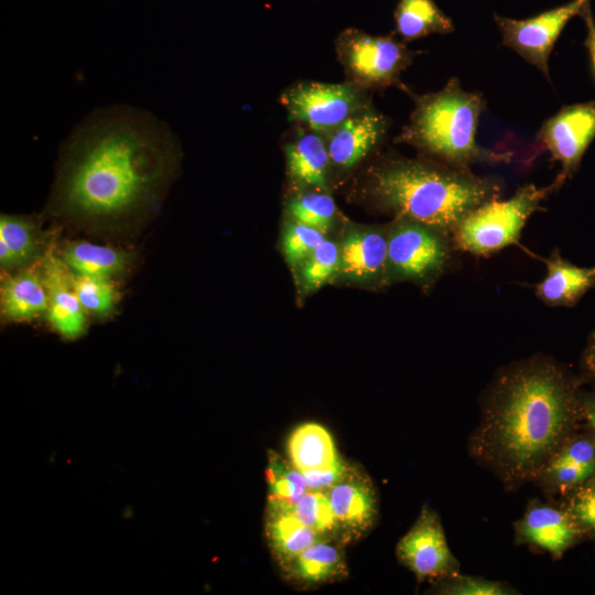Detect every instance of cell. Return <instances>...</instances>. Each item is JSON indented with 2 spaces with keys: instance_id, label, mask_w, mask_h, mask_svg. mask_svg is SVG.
Returning a JSON list of instances; mask_svg holds the SVG:
<instances>
[{
  "instance_id": "obj_30",
  "label": "cell",
  "mask_w": 595,
  "mask_h": 595,
  "mask_svg": "<svg viewBox=\"0 0 595 595\" xmlns=\"http://www.w3.org/2000/svg\"><path fill=\"white\" fill-rule=\"evenodd\" d=\"M339 247L324 239L301 263L300 280L305 292H313L339 271Z\"/></svg>"
},
{
  "instance_id": "obj_4",
  "label": "cell",
  "mask_w": 595,
  "mask_h": 595,
  "mask_svg": "<svg viewBox=\"0 0 595 595\" xmlns=\"http://www.w3.org/2000/svg\"><path fill=\"white\" fill-rule=\"evenodd\" d=\"M414 97V109L397 142L415 148L428 160L452 169L469 171L476 163L508 161L509 153L496 152L476 141L486 101L482 94L465 90L452 77L435 93Z\"/></svg>"
},
{
  "instance_id": "obj_9",
  "label": "cell",
  "mask_w": 595,
  "mask_h": 595,
  "mask_svg": "<svg viewBox=\"0 0 595 595\" xmlns=\"http://www.w3.org/2000/svg\"><path fill=\"white\" fill-rule=\"evenodd\" d=\"M591 0H572L528 19L495 14L501 44L539 69L549 79V58L567 22L581 14Z\"/></svg>"
},
{
  "instance_id": "obj_34",
  "label": "cell",
  "mask_w": 595,
  "mask_h": 595,
  "mask_svg": "<svg viewBox=\"0 0 595 595\" xmlns=\"http://www.w3.org/2000/svg\"><path fill=\"white\" fill-rule=\"evenodd\" d=\"M355 465L339 456L333 464L326 467L302 473L310 490L325 491L343 480L353 470Z\"/></svg>"
},
{
  "instance_id": "obj_14",
  "label": "cell",
  "mask_w": 595,
  "mask_h": 595,
  "mask_svg": "<svg viewBox=\"0 0 595 595\" xmlns=\"http://www.w3.org/2000/svg\"><path fill=\"white\" fill-rule=\"evenodd\" d=\"M48 292L46 318L51 327L66 339L86 331V312L73 284V273L57 253L48 251L39 262Z\"/></svg>"
},
{
  "instance_id": "obj_7",
  "label": "cell",
  "mask_w": 595,
  "mask_h": 595,
  "mask_svg": "<svg viewBox=\"0 0 595 595\" xmlns=\"http://www.w3.org/2000/svg\"><path fill=\"white\" fill-rule=\"evenodd\" d=\"M368 90L346 80L298 82L280 96L290 121L323 136L370 106Z\"/></svg>"
},
{
  "instance_id": "obj_5",
  "label": "cell",
  "mask_w": 595,
  "mask_h": 595,
  "mask_svg": "<svg viewBox=\"0 0 595 595\" xmlns=\"http://www.w3.org/2000/svg\"><path fill=\"white\" fill-rule=\"evenodd\" d=\"M562 184L555 178L552 184L538 187L527 184L508 199H490L473 209L452 232L455 249L476 256H488L517 245L529 217L541 203Z\"/></svg>"
},
{
  "instance_id": "obj_10",
  "label": "cell",
  "mask_w": 595,
  "mask_h": 595,
  "mask_svg": "<svg viewBox=\"0 0 595 595\" xmlns=\"http://www.w3.org/2000/svg\"><path fill=\"white\" fill-rule=\"evenodd\" d=\"M537 139L561 164L556 180L563 185L576 173L595 139V100L562 107L543 122Z\"/></svg>"
},
{
  "instance_id": "obj_3",
  "label": "cell",
  "mask_w": 595,
  "mask_h": 595,
  "mask_svg": "<svg viewBox=\"0 0 595 595\" xmlns=\"http://www.w3.org/2000/svg\"><path fill=\"white\" fill-rule=\"evenodd\" d=\"M501 185L428 159H390L371 171L368 190L385 210L452 236L473 209L499 197Z\"/></svg>"
},
{
  "instance_id": "obj_32",
  "label": "cell",
  "mask_w": 595,
  "mask_h": 595,
  "mask_svg": "<svg viewBox=\"0 0 595 595\" xmlns=\"http://www.w3.org/2000/svg\"><path fill=\"white\" fill-rule=\"evenodd\" d=\"M563 507L582 534L595 538V476L569 491Z\"/></svg>"
},
{
  "instance_id": "obj_16",
  "label": "cell",
  "mask_w": 595,
  "mask_h": 595,
  "mask_svg": "<svg viewBox=\"0 0 595 595\" xmlns=\"http://www.w3.org/2000/svg\"><path fill=\"white\" fill-rule=\"evenodd\" d=\"M345 544L336 539H320L280 567L289 583L310 588L348 577Z\"/></svg>"
},
{
  "instance_id": "obj_28",
  "label": "cell",
  "mask_w": 595,
  "mask_h": 595,
  "mask_svg": "<svg viewBox=\"0 0 595 595\" xmlns=\"http://www.w3.org/2000/svg\"><path fill=\"white\" fill-rule=\"evenodd\" d=\"M292 512L303 524L317 532L321 538L340 541L335 516L325 491L309 489L294 505Z\"/></svg>"
},
{
  "instance_id": "obj_15",
  "label": "cell",
  "mask_w": 595,
  "mask_h": 595,
  "mask_svg": "<svg viewBox=\"0 0 595 595\" xmlns=\"http://www.w3.org/2000/svg\"><path fill=\"white\" fill-rule=\"evenodd\" d=\"M519 543H527L561 556L582 536L578 527L561 508L534 505L515 524Z\"/></svg>"
},
{
  "instance_id": "obj_35",
  "label": "cell",
  "mask_w": 595,
  "mask_h": 595,
  "mask_svg": "<svg viewBox=\"0 0 595 595\" xmlns=\"http://www.w3.org/2000/svg\"><path fill=\"white\" fill-rule=\"evenodd\" d=\"M581 15L583 17L586 25L584 46L588 53L592 72L595 77V19L589 4L584 8Z\"/></svg>"
},
{
  "instance_id": "obj_31",
  "label": "cell",
  "mask_w": 595,
  "mask_h": 595,
  "mask_svg": "<svg viewBox=\"0 0 595 595\" xmlns=\"http://www.w3.org/2000/svg\"><path fill=\"white\" fill-rule=\"evenodd\" d=\"M324 239L325 232L299 221H289L282 236V251L288 263L300 266Z\"/></svg>"
},
{
  "instance_id": "obj_19",
  "label": "cell",
  "mask_w": 595,
  "mask_h": 595,
  "mask_svg": "<svg viewBox=\"0 0 595 595\" xmlns=\"http://www.w3.org/2000/svg\"><path fill=\"white\" fill-rule=\"evenodd\" d=\"M283 150L288 174L295 184L316 191H328L331 161L323 134L299 127Z\"/></svg>"
},
{
  "instance_id": "obj_17",
  "label": "cell",
  "mask_w": 595,
  "mask_h": 595,
  "mask_svg": "<svg viewBox=\"0 0 595 595\" xmlns=\"http://www.w3.org/2000/svg\"><path fill=\"white\" fill-rule=\"evenodd\" d=\"M47 231L35 218L1 215L0 266L7 272L18 271L41 261L48 252Z\"/></svg>"
},
{
  "instance_id": "obj_26",
  "label": "cell",
  "mask_w": 595,
  "mask_h": 595,
  "mask_svg": "<svg viewBox=\"0 0 595 595\" xmlns=\"http://www.w3.org/2000/svg\"><path fill=\"white\" fill-rule=\"evenodd\" d=\"M266 480L268 508L292 510L302 496L309 491L303 473L289 458L273 450L268 451Z\"/></svg>"
},
{
  "instance_id": "obj_6",
  "label": "cell",
  "mask_w": 595,
  "mask_h": 595,
  "mask_svg": "<svg viewBox=\"0 0 595 595\" xmlns=\"http://www.w3.org/2000/svg\"><path fill=\"white\" fill-rule=\"evenodd\" d=\"M334 45L346 80L366 90L391 86L405 89L401 75L418 54L393 33L372 35L355 28L339 32Z\"/></svg>"
},
{
  "instance_id": "obj_25",
  "label": "cell",
  "mask_w": 595,
  "mask_h": 595,
  "mask_svg": "<svg viewBox=\"0 0 595 595\" xmlns=\"http://www.w3.org/2000/svg\"><path fill=\"white\" fill-rule=\"evenodd\" d=\"M393 18L394 34L403 42L454 31L452 19L433 0H398Z\"/></svg>"
},
{
  "instance_id": "obj_21",
  "label": "cell",
  "mask_w": 595,
  "mask_h": 595,
  "mask_svg": "<svg viewBox=\"0 0 595 595\" xmlns=\"http://www.w3.org/2000/svg\"><path fill=\"white\" fill-rule=\"evenodd\" d=\"M547 274L536 286V295L553 307H573L595 289V264L580 267L563 258L558 249L544 260Z\"/></svg>"
},
{
  "instance_id": "obj_20",
  "label": "cell",
  "mask_w": 595,
  "mask_h": 595,
  "mask_svg": "<svg viewBox=\"0 0 595 595\" xmlns=\"http://www.w3.org/2000/svg\"><path fill=\"white\" fill-rule=\"evenodd\" d=\"M0 309L8 322H29L48 307V292L39 262L13 272L1 280Z\"/></svg>"
},
{
  "instance_id": "obj_18",
  "label": "cell",
  "mask_w": 595,
  "mask_h": 595,
  "mask_svg": "<svg viewBox=\"0 0 595 595\" xmlns=\"http://www.w3.org/2000/svg\"><path fill=\"white\" fill-rule=\"evenodd\" d=\"M339 271L360 282L379 280L388 271V235L374 228L348 230L342 245Z\"/></svg>"
},
{
  "instance_id": "obj_11",
  "label": "cell",
  "mask_w": 595,
  "mask_h": 595,
  "mask_svg": "<svg viewBox=\"0 0 595 595\" xmlns=\"http://www.w3.org/2000/svg\"><path fill=\"white\" fill-rule=\"evenodd\" d=\"M399 562L419 581H441L458 573L459 564L451 552L437 513L423 507L396 548Z\"/></svg>"
},
{
  "instance_id": "obj_13",
  "label": "cell",
  "mask_w": 595,
  "mask_h": 595,
  "mask_svg": "<svg viewBox=\"0 0 595 595\" xmlns=\"http://www.w3.org/2000/svg\"><path fill=\"white\" fill-rule=\"evenodd\" d=\"M389 119L372 105L325 134L331 165L347 171L363 162L386 138Z\"/></svg>"
},
{
  "instance_id": "obj_33",
  "label": "cell",
  "mask_w": 595,
  "mask_h": 595,
  "mask_svg": "<svg viewBox=\"0 0 595 595\" xmlns=\"http://www.w3.org/2000/svg\"><path fill=\"white\" fill-rule=\"evenodd\" d=\"M439 593L448 595H505L512 592L504 584L459 573L441 580Z\"/></svg>"
},
{
  "instance_id": "obj_23",
  "label": "cell",
  "mask_w": 595,
  "mask_h": 595,
  "mask_svg": "<svg viewBox=\"0 0 595 595\" xmlns=\"http://www.w3.org/2000/svg\"><path fill=\"white\" fill-rule=\"evenodd\" d=\"M57 255L73 273L110 279L126 272L131 262L125 250L84 240L65 241Z\"/></svg>"
},
{
  "instance_id": "obj_27",
  "label": "cell",
  "mask_w": 595,
  "mask_h": 595,
  "mask_svg": "<svg viewBox=\"0 0 595 595\" xmlns=\"http://www.w3.org/2000/svg\"><path fill=\"white\" fill-rule=\"evenodd\" d=\"M292 220L314 227L323 232L331 228L336 214L334 199L323 191L301 193L286 205Z\"/></svg>"
},
{
  "instance_id": "obj_12",
  "label": "cell",
  "mask_w": 595,
  "mask_h": 595,
  "mask_svg": "<svg viewBox=\"0 0 595 595\" xmlns=\"http://www.w3.org/2000/svg\"><path fill=\"white\" fill-rule=\"evenodd\" d=\"M346 545L365 537L378 517V499L372 480L357 464L339 483L325 490Z\"/></svg>"
},
{
  "instance_id": "obj_2",
  "label": "cell",
  "mask_w": 595,
  "mask_h": 595,
  "mask_svg": "<svg viewBox=\"0 0 595 595\" xmlns=\"http://www.w3.org/2000/svg\"><path fill=\"white\" fill-rule=\"evenodd\" d=\"M580 416L574 378L552 360L526 359L504 368L486 391L469 451L506 485H519L541 476Z\"/></svg>"
},
{
  "instance_id": "obj_29",
  "label": "cell",
  "mask_w": 595,
  "mask_h": 595,
  "mask_svg": "<svg viewBox=\"0 0 595 595\" xmlns=\"http://www.w3.org/2000/svg\"><path fill=\"white\" fill-rule=\"evenodd\" d=\"M73 284L86 313L102 317L113 311L118 301V292L112 279L73 273Z\"/></svg>"
},
{
  "instance_id": "obj_8",
  "label": "cell",
  "mask_w": 595,
  "mask_h": 595,
  "mask_svg": "<svg viewBox=\"0 0 595 595\" xmlns=\"http://www.w3.org/2000/svg\"><path fill=\"white\" fill-rule=\"evenodd\" d=\"M387 235L388 272L392 278L429 283L448 264L450 235L442 230L397 217Z\"/></svg>"
},
{
  "instance_id": "obj_24",
  "label": "cell",
  "mask_w": 595,
  "mask_h": 595,
  "mask_svg": "<svg viewBox=\"0 0 595 595\" xmlns=\"http://www.w3.org/2000/svg\"><path fill=\"white\" fill-rule=\"evenodd\" d=\"M286 452L290 462L301 472L326 467L340 456L331 433L315 422L300 424L292 431Z\"/></svg>"
},
{
  "instance_id": "obj_36",
  "label": "cell",
  "mask_w": 595,
  "mask_h": 595,
  "mask_svg": "<svg viewBox=\"0 0 595 595\" xmlns=\"http://www.w3.org/2000/svg\"><path fill=\"white\" fill-rule=\"evenodd\" d=\"M581 414L589 426L591 433L595 436V393L585 398L581 397Z\"/></svg>"
},
{
  "instance_id": "obj_22",
  "label": "cell",
  "mask_w": 595,
  "mask_h": 595,
  "mask_svg": "<svg viewBox=\"0 0 595 595\" xmlns=\"http://www.w3.org/2000/svg\"><path fill=\"white\" fill-rule=\"evenodd\" d=\"M264 537L279 567L320 539L317 532L303 524L288 509L266 508Z\"/></svg>"
},
{
  "instance_id": "obj_37",
  "label": "cell",
  "mask_w": 595,
  "mask_h": 595,
  "mask_svg": "<svg viewBox=\"0 0 595 595\" xmlns=\"http://www.w3.org/2000/svg\"><path fill=\"white\" fill-rule=\"evenodd\" d=\"M584 366L595 381V329L591 334L583 355Z\"/></svg>"
},
{
  "instance_id": "obj_1",
  "label": "cell",
  "mask_w": 595,
  "mask_h": 595,
  "mask_svg": "<svg viewBox=\"0 0 595 595\" xmlns=\"http://www.w3.org/2000/svg\"><path fill=\"white\" fill-rule=\"evenodd\" d=\"M171 129L129 106L98 109L62 144L48 213L94 234H129L161 207L181 163Z\"/></svg>"
}]
</instances>
